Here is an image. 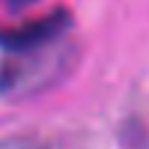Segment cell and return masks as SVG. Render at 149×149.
I'll list each match as a JSON object with an SVG mask.
<instances>
[{
	"label": "cell",
	"mask_w": 149,
	"mask_h": 149,
	"mask_svg": "<svg viewBox=\"0 0 149 149\" xmlns=\"http://www.w3.org/2000/svg\"><path fill=\"white\" fill-rule=\"evenodd\" d=\"M72 26V14L65 7L51 9L37 19H28L19 26L2 28L0 30V47L9 54H23L35 51L42 47H49L58 42L65 30Z\"/></svg>",
	"instance_id": "2"
},
{
	"label": "cell",
	"mask_w": 149,
	"mask_h": 149,
	"mask_svg": "<svg viewBox=\"0 0 149 149\" xmlns=\"http://www.w3.org/2000/svg\"><path fill=\"white\" fill-rule=\"evenodd\" d=\"M70 63H72L70 49L61 47L58 42L35 51L12 54V58H7L0 65V93L30 95L42 86L56 81L58 74L65 68H70Z\"/></svg>",
	"instance_id": "1"
},
{
	"label": "cell",
	"mask_w": 149,
	"mask_h": 149,
	"mask_svg": "<svg viewBox=\"0 0 149 149\" xmlns=\"http://www.w3.org/2000/svg\"><path fill=\"white\" fill-rule=\"evenodd\" d=\"M7 2H9V7H12V9H23V7L33 5L35 0H7Z\"/></svg>",
	"instance_id": "4"
},
{
	"label": "cell",
	"mask_w": 149,
	"mask_h": 149,
	"mask_svg": "<svg viewBox=\"0 0 149 149\" xmlns=\"http://www.w3.org/2000/svg\"><path fill=\"white\" fill-rule=\"evenodd\" d=\"M0 149H47V147L35 137H14L0 142Z\"/></svg>",
	"instance_id": "3"
}]
</instances>
